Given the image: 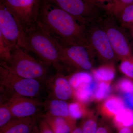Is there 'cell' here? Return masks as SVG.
<instances>
[{
  "label": "cell",
  "instance_id": "f1b7e54d",
  "mask_svg": "<svg viewBox=\"0 0 133 133\" xmlns=\"http://www.w3.org/2000/svg\"><path fill=\"white\" fill-rule=\"evenodd\" d=\"M118 87L121 90L124 92H131L133 90V84L127 79H123L119 83Z\"/></svg>",
  "mask_w": 133,
  "mask_h": 133
},
{
  "label": "cell",
  "instance_id": "83f0119b",
  "mask_svg": "<svg viewBox=\"0 0 133 133\" xmlns=\"http://www.w3.org/2000/svg\"><path fill=\"white\" fill-rule=\"evenodd\" d=\"M70 115L72 118L76 119L81 118L83 115L81 107L78 103L73 102L69 105Z\"/></svg>",
  "mask_w": 133,
  "mask_h": 133
},
{
  "label": "cell",
  "instance_id": "d4e9b609",
  "mask_svg": "<svg viewBox=\"0 0 133 133\" xmlns=\"http://www.w3.org/2000/svg\"><path fill=\"white\" fill-rule=\"evenodd\" d=\"M120 68L124 74L133 78V57L123 59Z\"/></svg>",
  "mask_w": 133,
  "mask_h": 133
},
{
  "label": "cell",
  "instance_id": "4dcf8cb0",
  "mask_svg": "<svg viewBox=\"0 0 133 133\" xmlns=\"http://www.w3.org/2000/svg\"><path fill=\"white\" fill-rule=\"evenodd\" d=\"M124 102L128 107L133 110V93L126 92L124 96Z\"/></svg>",
  "mask_w": 133,
  "mask_h": 133
},
{
  "label": "cell",
  "instance_id": "e0dca14e",
  "mask_svg": "<svg viewBox=\"0 0 133 133\" xmlns=\"http://www.w3.org/2000/svg\"><path fill=\"white\" fill-rule=\"evenodd\" d=\"M97 86L95 81L81 85L76 88L75 94L76 97L83 102L88 101L97 89Z\"/></svg>",
  "mask_w": 133,
  "mask_h": 133
},
{
  "label": "cell",
  "instance_id": "d6986e66",
  "mask_svg": "<svg viewBox=\"0 0 133 133\" xmlns=\"http://www.w3.org/2000/svg\"><path fill=\"white\" fill-rule=\"evenodd\" d=\"M13 48L11 45L0 35V58L1 61L9 64L11 58Z\"/></svg>",
  "mask_w": 133,
  "mask_h": 133
},
{
  "label": "cell",
  "instance_id": "30bf717a",
  "mask_svg": "<svg viewBox=\"0 0 133 133\" xmlns=\"http://www.w3.org/2000/svg\"><path fill=\"white\" fill-rule=\"evenodd\" d=\"M55 42L57 44L61 61L64 66L70 65L76 69L86 70L92 68L90 55L94 51L91 48L82 45H66Z\"/></svg>",
  "mask_w": 133,
  "mask_h": 133
},
{
  "label": "cell",
  "instance_id": "d590c367",
  "mask_svg": "<svg viewBox=\"0 0 133 133\" xmlns=\"http://www.w3.org/2000/svg\"><path fill=\"white\" fill-rule=\"evenodd\" d=\"M31 133H39V129H38V125H37L35 127Z\"/></svg>",
  "mask_w": 133,
  "mask_h": 133
},
{
  "label": "cell",
  "instance_id": "52a82bcc",
  "mask_svg": "<svg viewBox=\"0 0 133 133\" xmlns=\"http://www.w3.org/2000/svg\"><path fill=\"white\" fill-rule=\"evenodd\" d=\"M98 22L106 32L116 56L122 59L132 57L131 44L115 17L107 15Z\"/></svg>",
  "mask_w": 133,
  "mask_h": 133
},
{
  "label": "cell",
  "instance_id": "7c38bea8",
  "mask_svg": "<svg viewBox=\"0 0 133 133\" xmlns=\"http://www.w3.org/2000/svg\"><path fill=\"white\" fill-rule=\"evenodd\" d=\"M71 87L69 81L64 77L62 72H56L55 76L51 77L46 85L48 96L64 101L71 97Z\"/></svg>",
  "mask_w": 133,
  "mask_h": 133
},
{
  "label": "cell",
  "instance_id": "4316f807",
  "mask_svg": "<svg viewBox=\"0 0 133 133\" xmlns=\"http://www.w3.org/2000/svg\"><path fill=\"white\" fill-rule=\"evenodd\" d=\"M81 128L82 133H95L97 125L94 120L89 119L85 122Z\"/></svg>",
  "mask_w": 133,
  "mask_h": 133
},
{
  "label": "cell",
  "instance_id": "ba28073f",
  "mask_svg": "<svg viewBox=\"0 0 133 133\" xmlns=\"http://www.w3.org/2000/svg\"><path fill=\"white\" fill-rule=\"evenodd\" d=\"M42 0H0L18 19L25 33L38 21Z\"/></svg>",
  "mask_w": 133,
  "mask_h": 133
},
{
  "label": "cell",
  "instance_id": "ac0fdd59",
  "mask_svg": "<svg viewBox=\"0 0 133 133\" xmlns=\"http://www.w3.org/2000/svg\"><path fill=\"white\" fill-rule=\"evenodd\" d=\"M92 77L90 74L85 72H79L71 77L69 80L71 87L76 89L83 84L92 81Z\"/></svg>",
  "mask_w": 133,
  "mask_h": 133
},
{
  "label": "cell",
  "instance_id": "5b68a950",
  "mask_svg": "<svg viewBox=\"0 0 133 133\" xmlns=\"http://www.w3.org/2000/svg\"><path fill=\"white\" fill-rule=\"evenodd\" d=\"M78 19L86 27L99 21L106 12L92 0H46Z\"/></svg>",
  "mask_w": 133,
  "mask_h": 133
},
{
  "label": "cell",
  "instance_id": "d6a6232c",
  "mask_svg": "<svg viewBox=\"0 0 133 133\" xmlns=\"http://www.w3.org/2000/svg\"><path fill=\"white\" fill-rule=\"evenodd\" d=\"M118 133H133V125L128 127H123L120 129Z\"/></svg>",
  "mask_w": 133,
  "mask_h": 133
},
{
  "label": "cell",
  "instance_id": "cb8c5ba5",
  "mask_svg": "<svg viewBox=\"0 0 133 133\" xmlns=\"http://www.w3.org/2000/svg\"><path fill=\"white\" fill-rule=\"evenodd\" d=\"M105 107L109 112L116 115L124 109L122 101L117 97L109 99L105 103Z\"/></svg>",
  "mask_w": 133,
  "mask_h": 133
},
{
  "label": "cell",
  "instance_id": "2e32d148",
  "mask_svg": "<svg viewBox=\"0 0 133 133\" xmlns=\"http://www.w3.org/2000/svg\"><path fill=\"white\" fill-rule=\"evenodd\" d=\"M122 28L129 29L133 26V3L128 5L115 17Z\"/></svg>",
  "mask_w": 133,
  "mask_h": 133
},
{
  "label": "cell",
  "instance_id": "3957f363",
  "mask_svg": "<svg viewBox=\"0 0 133 133\" xmlns=\"http://www.w3.org/2000/svg\"><path fill=\"white\" fill-rule=\"evenodd\" d=\"M0 85L1 93L40 99L45 85L41 81L25 78L10 70L5 62H0Z\"/></svg>",
  "mask_w": 133,
  "mask_h": 133
},
{
  "label": "cell",
  "instance_id": "484cf974",
  "mask_svg": "<svg viewBox=\"0 0 133 133\" xmlns=\"http://www.w3.org/2000/svg\"><path fill=\"white\" fill-rule=\"evenodd\" d=\"M111 91V87L108 84L104 82L100 83L95 92V98L98 99H103L109 95Z\"/></svg>",
  "mask_w": 133,
  "mask_h": 133
},
{
  "label": "cell",
  "instance_id": "1f68e13d",
  "mask_svg": "<svg viewBox=\"0 0 133 133\" xmlns=\"http://www.w3.org/2000/svg\"><path fill=\"white\" fill-rule=\"evenodd\" d=\"M92 1L105 12L106 9L112 4L114 0H92Z\"/></svg>",
  "mask_w": 133,
  "mask_h": 133
},
{
  "label": "cell",
  "instance_id": "603a6c76",
  "mask_svg": "<svg viewBox=\"0 0 133 133\" xmlns=\"http://www.w3.org/2000/svg\"><path fill=\"white\" fill-rule=\"evenodd\" d=\"M95 78L101 81H108L114 77V71L108 66H103L95 70L94 72Z\"/></svg>",
  "mask_w": 133,
  "mask_h": 133
},
{
  "label": "cell",
  "instance_id": "e575fe53",
  "mask_svg": "<svg viewBox=\"0 0 133 133\" xmlns=\"http://www.w3.org/2000/svg\"><path fill=\"white\" fill-rule=\"evenodd\" d=\"M70 133H82V128L79 127L75 128Z\"/></svg>",
  "mask_w": 133,
  "mask_h": 133
},
{
  "label": "cell",
  "instance_id": "8d00e7d4",
  "mask_svg": "<svg viewBox=\"0 0 133 133\" xmlns=\"http://www.w3.org/2000/svg\"><path fill=\"white\" fill-rule=\"evenodd\" d=\"M129 30V33H130V35H131V37L133 39V26L131 27V28L128 29Z\"/></svg>",
  "mask_w": 133,
  "mask_h": 133
},
{
  "label": "cell",
  "instance_id": "74e56055",
  "mask_svg": "<svg viewBox=\"0 0 133 133\" xmlns=\"http://www.w3.org/2000/svg\"></svg>",
  "mask_w": 133,
  "mask_h": 133
},
{
  "label": "cell",
  "instance_id": "8fae6325",
  "mask_svg": "<svg viewBox=\"0 0 133 133\" xmlns=\"http://www.w3.org/2000/svg\"><path fill=\"white\" fill-rule=\"evenodd\" d=\"M86 30L88 42L94 52L107 61L116 57L107 34L99 22L89 24Z\"/></svg>",
  "mask_w": 133,
  "mask_h": 133
},
{
  "label": "cell",
  "instance_id": "7a4b0ae2",
  "mask_svg": "<svg viewBox=\"0 0 133 133\" xmlns=\"http://www.w3.org/2000/svg\"><path fill=\"white\" fill-rule=\"evenodd\" d=\"M29 52H33L45 64L62 72L64 65L61 61L57 44L38 23L26 33Z\"/></svg>",
  "mask_w": 133,
  "mask_h": 133
},
{
  "label": "cell",
  "instance_id": "9c48e42d",
  "mask_svg": "<svg viewBox=\"0 0 133 133\" xmlns=\"http://www.w3.org/2000/svg\"><path fill=\"white\" fill-rule=\"evenodd\" d=\"M1 101L6 104L14 118L41 116L43 102L40 99L26 97L15 94L2 93Z\"/></svg>",
  "mask_w": 133,
  "mask_h": 133
},
{
  "label": "cell",
  "instance_id": "8992f818",
  "mask_svg": "<svg viewBox=\"0 0 133 133\" xmlns=\"http://www.w3.org/2000/svg\"><path fill=\"white\" fill-rule=\"evenodd\" d=\"M0 35L13 49L21 48L29 52L26 34L18 19L1 3H0Z\"/></svg>",
  "mask_w": 133,
  "mask_h": 133
},
{
  "label": "cell",
  "instance_id": "44dd1931",
  "mask_svg": "<svg viewBox=\"0 0 133 133\" xmlns=\"http://www.w3.org/2000/svg\"><path fill=\"white\" fill-rule=\"evenodd\" d=\"M133 3V0H114L105 10L107 14L115 17L122 9Z\"/></svg>",
  "mask_w": 133,
  "mask_h": 133
},
{
  "label": "cell",
  "instance_id": "277c9868",
  "mask_svg": "<svg viewBox=\"0 0 133 133\" xmlns=\"http://www.w3.org/2000/svg\"><path fill=\"white\" fill-rule=\"evenodd\" d=\"M6 64L11 71L18 76L37 79L44 83L45 86L51 77L48 76L49 65L36 59L29 52L21 48L13 49L11 59L9 64Z\"/></svg>",
  "mask_w": 133,
  "mask_h": 133
},
{
  "label": "cell",
  "instance_id": "836d02e7",
  "mask_svg": "<svg viewBox=\"0 0 133 133\" xmlns=\"http://www.w3.org/2000/svg\"><path fill=\"white\" fill-rule=\"evenodd\" d=\"M95 133H110L108 129L106 127L102 126L97 127Z\"/></svg>",
  "mask_w": 133,
  "mask_h": 133
},
{
  "label": "cell",
  "instance_id": "ffe728a7",
  "mask_svg": "<svg viewBox=\"0 0 133 133\" xmlns=\"http://www.w3.org/2000/svg\"><path fill=\"white\" fill-rule=\"evenodd\" d=\"M115 120L122 127L133 125V112L129 109H124L116 115Z\"/></svg>",
  "mask_w": 133,
  "mask_h": 133
},
{
  "label": "cell",
  "instance_id": "f546056e",
  "mask_svg": "<svg viewBox=\"0 0 133 133\" xmlns=\"http://www.w3.org/2000/svg\"><path fill=\"white\" fill-rule=\"evenodd\" d=\"M39 133H54L48 123L41 116L38 119Z\"/></svg>",
  "mask_w": 133,
  "mask_h": 133
},
{
  "label": "cell",
  "instance_id": "9a60e30c",
  "mask_svg": "<svg viewBox=\"0 0 133 133\" xmlns=\"http://www.w3.org/2000/svg\"><path fill=\"white\" fill-rule=\"evenodd\" d=\"M48 123L54 133H70L71 129L66 120L45 113L41 115Z\"/></svg>",
  "mask_w": 133,
  "mask_h": 133
},
{
  "label": "cell",
  "instance_id": "5bb4252c",
  "mask_svg": "<svg viewBox=\"0 0 133 133\" xmlns=\"http://www.w3.org/2000/svg\"><path fill=\"white\" fill-rule=\"evenodd\" d=\"M40 116L14 118L0 128V133H31L37 125Z\"/></svg>",
  "mask_w": 133,
  "mask_h": 133
},
{
  "label": "cell",
  "instance_id": "4fadbf2b",
  "mask_svg": "<svg viewBox=\"0 0 133 133\" xmlns=\"http://www.w3.org/2000/svg\"><path fill=\"white\" fill-rule=\"evenodd\" d=\"M43 108L45 113L66 120L70 125L71 131L76 128L74 121L75 119L70 116L69 105L65 101L48 96L43 102Z\"/></svg>",
  "mask_w": 133,
  "mask_h": 133
},
{
  "label": "cell",
  "instance_id": "6da1fadb",
  "mask_svg": "<svg viewBox=\"0 0 133 133\" xmlns=\"http://www.w3.org/2000/svg\"><path fill=\"white\" fill-rule=\"evenodd\" d=\"M37 23L59 43L91 48L86 26L75 17L46 0L42 1Z\"/></svg>",
  "mask_w": 133,
  "mask_h": 133
},
{
  "label": "cell",
  "instance_id": "7402d4cb",
  "mask_svg": "<svg viewBox=\"0 0 133 133\" xmlns=\"http://www.w3.org/2000/svg\"><path fill=\"white\" fill-rule=\"evenodd\" d=\"M0 128L4 127L14 117L9 107L5 102H0Z\"/></svg>",
  "mask_w": 133,
  "mask_h": 133
}]
</instances>
